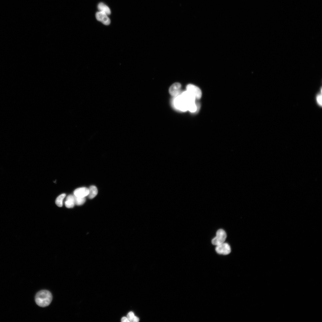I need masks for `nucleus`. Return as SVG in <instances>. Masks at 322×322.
Returning <instances> with one entry per match:
<instances>
[{"label": "nucleus", "instance_id": "1", "mask_svg": "<svg viewBox=\"0 0 322 322\" xmlns=\"http://www.w3.org/2000/svg\"><path fill=\"white\" fill-rule=\"evenodd\" d=\"M196 98L186 90L182 91L179 95L174 97L173 105L176 110L182 112L189 111L195 113L199 108L196 103Z\"/></svg>", "mask_w": 322, "mask_h": 322}, {"label": "nucleus", "instance_id": "2", "mask_svg": "<svg viewBox=\"0 0 322 322\" xmlns=\"http://www.w3.org/2000/svg\"><path fill=\"white\" fill-rule=\"evenodd\" d=\"M52 299V295L49 291L43 290L38 292L35 297L37 305L41 307H45L49 305Z\"/></svg>", "mask_w": 322, "mask_h": 322}, {"label": "nucleus", "instance_id": "3", "mask_svg": "<svg viewBox=\"0 0 322 322\" xmlns=\"http://www.w3.org/2000/svg\"><path fill=\"white\" fill-rule=\"evenodd\" d=\"M227 237V235L224 230L222 229L219 230L217 232L216 236L212 240V243L213 245L217 246L224 243Z\"/></svg>", "mask_w": 322, "mask_h": 322}, {"label": "nucleus", "instance_id": "4", "mask_svg": "<svg viewBox=\"0 0 322 322\" xmlns=\"http://www.w3.org/2000/svg\"><path fill=\"white\" fill-rule=\"evenodd\" d=\"M186 90L195 97L196 99H200L201 97L202 93L200 89L194 85L189 84L187 85Z\"/></svg>", "mask_w": 322, "mask_h": 322}, {"label": "nucleus", "instance_id": "5", "mask_svg": "<svg viewBox=\"0 0 322 322\" xmlns=\"http://www.w3.org/2000/svg\"><path fill=\"white\" fill-rule=\"evenodd\" d=\"M216 252L220 254L227 255L231 252V248L229 245L224 243L216 246Z\"/></svg>", "mask_w": 322, "mask_h": 322}, {"label": "nucleus", "instance_id": "6", "mask_svg": "<svg viewBox=\"0 0 322 322\" xmlns=\"http://www.w3.org/2000/svg\"><path fill=\"white\" fill-rule=\"evenodd\" d=\"M95 16L97 20L104 25H108L110 24V20L105 13L99 12L96 13Z\"/></svg>", "mask_w": 322, "mask_h": 322}, {"label": "nucleus", "instance_id": "7", "mask_svg": "<svg viewBox=\"0 0 322 322\" xmlns=\"http://www.w3.org/2000/svg\"><path fill=\"white\" fill-rule=\"evenodd\" d=\"M181 85L179 83L173 84L169 88L170 93L174 97L178 95L182 92L181 90Z\"/></svg>", "mask_w": 322, "mask_h": 322}, {"label": "nucleus", "instance_id": "8", "mask_svg": "<svg viewBox=\"0 0 322 322\" xmlns=\"http://www.w3.org/2000/svg\"><path fill=\"white\" fill-rule=\"evenodd\" d=\"M89 192V189L83 187L76 189L74 192L75 196L80 197H85L88 196Z\"/></svg>", "mask_w": 322, "mask_h": 322}, {"label": "nucleus", "instance_id": "9", "mask_svg": "<svg viewBox=\"0 0 322 322\" xmlns=\"http://www.w3.org/2000/svg\"><path fill=\"white\" fill-rule=\"evenodd\" d=\"M65 204L66 207L68 208H73L75 204L74 196L69 195L67 197Z\"/></svg>", "mask_w": 322, "mask_h": 322}, {"label": "nucleus", "instance_id": "10", "mask_svg": "<svg viewBox=\"0 0 322 322\" xmlns=\"http://www.w3.org/2000/svg\"><path fill=\"white\" fill-rule=\"evenodd\" d=\"M98 8L99 12H103L107 15L111 14L110 8L103 3H99L98 5Z\"/></svg>", "mask_w": 322, "mask_h": 322}, {"label": "nucleus", "instance_id": "11", "mask_svg": "<svg viewBox=\"0 0 322 322\" xmlns=\"http://www.w3.org/2000/svg\"><path fill=\"white\" fill-rule=\"evenodd\" d=\"M89 192L88 195V197L90 199L94 198L97 195L98 190L97 187L94 186H92L89 189Z\"/></svg>", "mask_w": 322, "mask_h": 322}, {"label": "nucleus", "instance_id": "12", "mask_svg": "<svg viewBox=\"0 0 322 322\" xmlns=\"http://www.w3.org/2000/svg\"><path fill=\"white\" fill-rule=\"evenodd\" d=\"M66 195L65 194H62L59 195L56 200V204L59 207H62L63 205V201Z\"/></svg>", "mask_w": 322, "mask_h": 322}, {"label": "nucleus", "instance_id": "13", "mask_svg": "<svg viewBox=\"0 0 322 322\" xmlns=\"http://www.w3.org/2000/svg\"><path fill=\"white\" fill-rule=\"evenodd\" d=\"M127 318L130 322H137L139 321V318L135 315L133 312H130L128 313L127 315Z\"/></svg>", "mask_w": 322, "mask_h": 322}, {"label": "nucleus", "instance_id": "14", "mask_svg": "<svg viewBox=\"0 0 322 322\" xmlns=\"http://www.w3.org/2000/svg\"><path fill=\"white\" fill-rule=\"evenodd\" d=\"M75 204L78 205L83 204L86 201L85 197H80L74 196Z\"/></svg>", "mask_w": 322, "mask_h": 322}, {"label": "nucleus", "instance_id": "15", "mask_svg": "<svg viewBox=\"0 0 322 322\" xmlns=\"http://www.w3.org/2000/svg\"><path fill=\"white\" fill-rule=\"evenodd\" d=\"M316 100L318 104L321 106L322 105V95L319 94L316 97Z\"/></svg>", "mask_w": 322, "mask_h": 322}, {"label": "nucleus", "instance_id": "16", "mask_svg": "<svg viewBox=\"0 0 322 322\" xmlns=\"http://www.w3.org/2000/svg\"><path fill=\"white\" fill-rule=\"evenodd\" d=\"M121 321L122 322H130L127 318L124 317H123L121 319Z\"/></svg>", "mask_w": 322, "mask_h": 322}]
</instances>
